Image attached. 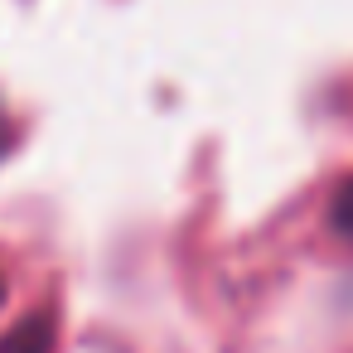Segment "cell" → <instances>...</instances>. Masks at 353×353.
<instances>
[{"label":"cell","instance_id":"1","mask_svg":"<svg viewBox=\"0 0 353 353\" xmlns=\"http://www.w3.org/2000/svg\"><path fill=\"white\" fill-rule=\"evenodd\" d=\"M54 339H59L54 310H30L15 329L0 334V353H54Z\"/></svg>","mask_w":353,"mask_h":353},{"label":"cell","instance_id":"2","mask_svg":"<svg viewBox=\"0 0 353 353\" xmlns=\"http://www.w3.org/2000/svg\"><path fill=\"white\" fill-rule=\"evenodd\" d=\"M329 223H334L339 237L353 242V179H343V184L334 189V199H329Z\"/></svg>","mask_w":353,"mask_h":353},{"label":"cell","instance_id":"3","mask_svg":"<svg viewBox=\"0 0 353 353\" xmlns=\"http://www.w3.org/2000/svg\"><path fill=\"white\" fill-rule=\"evenodd\" d=\"M10 150V121H6V112H0V155Z\"/></svg>","mask_w":353,"mask_h":353},{"label":"cell","instance_id":"4","mask_svg":"<svg viewBox=\"0 0 353 353\" xmlns=\"http://www.w3.org/2000/svg\"><path fill=\"white\" fill-rule=\"evenodd\" d=\"M0 300H6V281H0Z\"/></svg>","mask_w":353,"mask_h":353}]
</instances>
